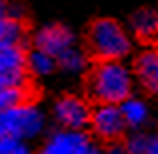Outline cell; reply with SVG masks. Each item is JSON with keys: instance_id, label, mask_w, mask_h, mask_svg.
<instances>
[{"instance_id": "cell-1", "label": "cell", "mask_w": 158, "mask_h": 154, "mask_svg": "<svg viewBox=\"0 0 158 154\" xmlns=\"http://www.w3.org/2000/svg\"><path fill=\"white\" fill-rule=\"evenodd\" d=\"M134 72L120 60H102L92 66L88 74V94L98 104L120 106L132 96Z\"/></svg>"}, {"instance_id": "cell-2", "label": "cell", "mask_w": 158, "mask_h": 154, "mask_svg": "<svg viewBox=\"0 0 158 154\" xmlns=\"http://www.w3.org/2000/svg\"><path fill=\"white\" fill-rule=\"evenodd\" d=\"M86 46L90 54L102 60H120L126 58L132 50L130 30L114 18H96L86 32Z\"/></svg>"}, {"instance_id": "cell-3", "label": "cell", "mask_w": 158, "mask_h": 154, "mask_svg": "<svg viewBox=\"0 0 158 154\" xmlns=\"http://www.w3.org/2000/svg\"><path fill=\"white\" fill-rule=\"evenodd\" d=\"M46 128V114L32 102H20L0 112V136L32 140Z\"/></svg>"}, {"instance_id": "cell-4", "label": "cell", "mask_w": 158, "mask_h": 154, "mask_svg": "<svg viewBox=\"0 0 158 154\" xmlns=\"http://www.w3.org/2000/svg\"><path fill=\"white\" fill-rule=\"evenodd\" d=\"M40 154H104V150L84 130L60 128L46 138Z\"/></svg>"}, {"instance_id": "cell-5", "label": "cell", "mask_w": 158, "mask_h": 154, "mask_svg": "<svg viewBox=\"0 0 158 154\" xmlns=\"http://www.w3.org/2000/svg\"><path fill=\"white\" fill-rule=\"evenodd\" d=\"M52 116L64 130H84L86 126H90L92 108L76 94H64L54 102Z\"/></svg>"}, {"instance_id": "cell-6", "label": "cell", "mask_w": 158, "mask_h": 154, "mask_svg": "<svg viewBox=\"0 0 158 154\" xmlns=\"http://www.w3.org/2000/svg\"><path fill=\"white\" fill-rule=\"evenodd\" d=\"M28 76L24 46H0V92L24 88Z\"/></svg>"}, {"instance_id": "cell-7", "label": "cell", "mask_w": 158, "mask_h": 154, "mask_svg": "<svg viewBox=\"0 0 158 154\" xmlns=\"http://www.w3.org/2000/svg\"><path fill=\"white\" fill-rule=\"evenodd\" d=\"M90 128L100 140L116 142L128 126L124 122L120 106H116V104H98L96 108H92Z\"/></svg>"}, {"instance_id": "cell-8", "label": "cell", "mask_w": 158, "mask_h": 154, "mask_svg": "<svg viewBox=\"0 0 158 154\" xmlns=\"http://www.w3.org/2000/svg\"><path fill=\"white\" fill-rule=\"evenodd\" d=\"M74 46H78L74 32L62 24H46V26L38 28L32 36V48L48 52L56 60Z\"/></svg>"}, {"instance_id": "cell-9", "label": "cell", "mask_w": 158, "mask_h": 154, "mask_svg": "<svg viewBox=\"0 0 158 154\" xmlns=\"http://www.w3.org/2000/svg\"><path fill=\"white\" fill-rule=\"evenodd\" d=\"M26 28L20 6L0 0V46H22Z\"/></svg>"}, {"instance_id": "cell-10", "label": "cell", "mask_w": 158, "mask_h": 154, "mask_svg": "<svg viewBox=\"0 0 158 154\" xmlns=\"http://www.w3.org/2000/svg\"><path fill=\"white\" fill-rule=\"evenodd\" d=\"M134 76L148 94L158 96V48H148L136 56Z\"/></svg>"}, {"instance_id": "cell-11", "label": "cell", "mask_w": 158, "mask_h": 154, "mask_svg": "<svg viewBox=\"0 0 158 154\" xmlns=\"http://www.w3.org/2000/svg\"><path fill=\"white\" fill-rule=\"evenodd\" d=\"M130 34L136 36L138 40L148 44H156L158 42V10L154 8H142L136 10L130 16Z\"/></svg>"}, {"instance_id": "cell-12", "label": "cell", "mask_w": 158, "mask_h": 154, "mask_svg": "<svg viewBox=\"0 0 158 154\" xmlns=\"http://www.w3.org/2000/svg\"><path fill=\"white\" fill-rule=\"evenodd\" d=\"M26 68H28V74H32V76L46 78L54 74V70L58 68V60L50 56L48 52L32 48V50L26 52Z\"/></svg>"}, {"instance_id": "cell-13", "label": "cell", "mask_w": 158, "mask_h": 154, "mask_svg": "<svg viewBox=\"0 0 158 154\" xmlns=\"http://www.w3.org/2000/svg\"><path fill=\"white\" fill-rule=\"evenodd\" d=\"M120 110H122V116H124L126 126H130V128L144 126L146 120H148V116H150L148 104L144 102L142 98H136V96L126 98V100L120 104Z\"/></svg>"}, {"instance_id": "cell-14", "label": "cell", "mask_w": 158, "mask_h": 154, "mask_svg": "<svg viewBox=\"0 0 158 154\" xmlns=\"http://www.w3.org/2000/svg\"><path fill=\"white\" fill-rule=\"evenodd\" d=\"M86 66H88V56L80 46L70 48L58 58V68L66 74H80L86 70Z\"/></svg>"}, {"instance_id": "cell-15", "label": "cell", "mask_w": 158, "mask_h": 154, "mask_svg": "<svg viewBox=\"0 0 158 154\" xmlns=\"http://www.w3.org/2000/svg\"><path fill=\"white\" fill-rule=\"evenodd\" d=\"M0 154H34V152L24 140L0 136Z\"/></svg>"}, {"instance_id": "cell-16", "label": "cell", "mask_w": 158, "mask_h": 154, "mask_svg": "<svg viewBox=\"0 0 158 154\" xmlns=\"http://www.w3.org/2000/svg\"><path fill=\"white\" fill-rule=\"evenodd\" d=\"M148 144H150V134L136 132L134 136H130V138H128L126 150H128V154H146Z\"/></svg>"}, {"instance_id": "cell-17", "label": "cell", "mask_w": 158, "mask_h": 154, "mask_svg": "<svg viewBox=\"0 0 158 154\" xmlns=\"http://www.w3.org/2000/svg\"><path fill=\"white\" fill-rule=\"evenodd\" d=\"M104 154H128V150H126V146H122V144L112 142L110 146L104 150Z\"/></svg>"}]
</instances>
